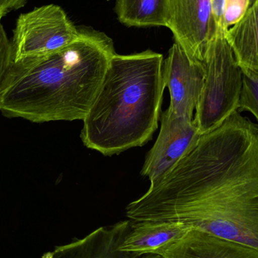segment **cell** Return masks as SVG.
I'll return each mask as SVG.
<instances>
[{"label":"cell","mask_w":258,"mask_h":258,"mask_svg":"<svg viewBox=\"0 0 258 258\" xmlns=\"http://www.w3.org/2000/svg\"><path fill=\"white\" fill-rule=\"evenodd\" d=\"M125 210L135 222L180 223L258 250L257 125L236 111Z\"/></svg>","instance_id":"obj_1"},{"label":"cell","mask_w":258,"mask_h":258,"mask_svg":"<svg viewBox=\"0 0 258 258\" xmlns=\"http://www.w3.org/2000/svg\"><path fill=\"white\" fill-rule=\"evenodd\" d=\"M218 30L209 41L203 63L206 77L194 119L200 135L221 126L239 110L243 87V71L225 37Z\"/></svg>","instance_id":"obj_4"},{"label":"cell","mask_w":258,"mask_h":258,"mask_svg":"<svg viewBox=\"0 0 258 258\" xmlns=\"http://www.w3.org/2000/svg\"><path fill=\"white\" fill-rule=\"evenodd\" d=\"M162 258H258V250L249 245L191 229Z\"/></svg>","instance_id":"obj_11"},{"label":"cell","mask_w":258,"mask_h":258,"mask_svg":"<svg viewBox=\"0 0 258 258\" xmlns=\"http://www.w3.org/2000/svg\"><path fill=\"white\" fill-rule=\"evenodd\" d=\"M190 230L184 224L172 221L134 222L118 250L138 256L153 254L160 257Z\"/></svg>","instance_id":"obj_10"},{"label":"cell","mask_w":258,"mask_h":258,"mask_svg":"<svg viewBox=\"0 0 258 258\" xmlns=\"http://www.w3.org/2000/svg\"><path fill=\"white\" fill-rule=\"evenodd\" d=\"M160 117L159 136L149 151L141 170V174L148 177L150 186L168 175L194 150L202 137L194 120L176 117L167 110Z\"/></svg>","instance_id":"obj_6"},{"label":"cell","mask_w":258,"mask_h":258,"mask_svg":"<svg viewBox=\"0 0 258 258\" xmlns=\"http://www.w3.org/2000/svg\"><path fill=\"white\" fill-rule=\"evenodd\" d=\"M130 221L116 223L94 230L82 239L57 246L40 258H138L141 256L118 250L128 230Z\"/></svg>","instance_id":"obj_9"},{"label":"cell","mask_w":258,"mask_h":258,"mask_svg":"<svg viewBox=\"0 0 258 258\" xmlns=\"http://www.w3.org/2000/svg\"><path fill=\"white\" fill-rule=\"evenodd\" d=\"M77 28L56 5L36 8L20 15L12 40L14 61L52 54L79 39Z\"/></svg>","instance_id":"obj_5"},{"label":"cell","mask_w":258,"mask_h":258,"mask_svg":"<svg viewBox=\"0 0 258 258\" xmlns=\"http://www.w3.org/2000/svg\"><path fill=\"white\" fill-rule=\"evenodd\" d=\"M168 28L186 54L203 62L209 41L217 33L212 0H169Z\"/></svg>","instance_id":"obj_8"},{"label":"cell","mask_w":258,"mask_h":258,"mask_svg":"<svg viewBox=\"0 0 258 258\" xmlns=\"http://www.w3.org/2000/svg\"><path fill=\"white\" fill-rule=\"evenodd\" d=\"M225 37L242 71L258 73V2L227 30Z\"/></svg>","instance_id":"obj_12"},{"label":"cell","mask_w":258,"mask_h":258,"mask_svg":"<svg viewBox=\"0 0 258 258\" xmlns=\"http://www.w3.org/2000/svg\"><path fill=\"white\" fill-rule=\"evenodd\" d=\"M118 21L128 27H166L170 18L169 0H116Z\"/></svg>","instance_id":"obj_13"},{"label":"cell","mask_w":258,"mask_h":258,"mask_svg":"<svg viewBox=\"0 0 258 258\" xmlns=\"http://www.w3.org/2000/svg\"><path fill=\"white\" fill-rule=\"evenodd\" d=\"M243 87L238 111L251 113L258 126V73L243 71Z\"/></svg>","instance_id":"obj_14"},{"label":"cell","mask_w":258,"mask_h":258,"mask_svg":"<svg viewBox=\"0 0 258 258\" xmlns=\"http://www.w3.org/2000/svg\"><path fill=\"white\" fill-rule=\"evenodd\" d=\"M257 2L258 0H250V7H251V6H253L254 3H257Z\"/></svg>","instance_id":"obj_19"},{"label":"cell","mask_w":258,"mask_h":258,"mask_svg":"<svg viewBox=\"0 0 258 258\" xmlns=\"http://www.w3.org/2000/svg\"><path fill=\"white\" fill-rule=\"evenodd\" d=\"M212 13L216 24L217 30L227 32L223 27V17H224V5L225 0H212Z\"/></svg>","instance_id":"obj_17"},{"label":"cell","mask_w":258,"mask_h":258,"mask_svg":"<svg viewBox=\"0 0 258 258\" xmlns=\"http://www.w3.org/2000/svg\"><path fill=\"white\" fill-rule=\"evenodd\" d=\"M27 0H0V18L12 11L23 7Z\"/></svg>","instance_id":"obj_18"},{"label":"cell","mask_w":258,"mask_h":258,"mask_svg":"<svg viewBox=\"0 0 258 258\" xmlns=\"http://www.w3.org/2000/svg\"><path fill=\"white\" fill-rule=\"evenodd\" d=\"M163 77L170 93L167 111L176 117L194 120L206 77L204 63L189 57L174 42L163 62Z\"/></svg>","instance_id":"obj_7"},{"label":"cell","mask_w":258,"mask_h":258,"mask_svg":"<svg viewBox=\"0 0 258 258\" xmlns=\"http://www.w3.org/2000/svg\"><path fill=\"white\" fill-rule=\"evenodd\" d=\"M1 20L0 18V92L14 61L12 41L8 37Z\"/></svg>","instance_id":"obj_15"},{"label":"cell","mask_w":258,"mask_h":258,"mask_svg":"<svg viewBox=\"0 0 258 258\" xmlns=\"http://www.w3.org/2000/svg\"><path fill=\"white\" fill-rule=\"evenodd\" d=\"M163 56L147 50L115 54L83 119L84 145L104 156L142 147L153 138L165 88Z\"/></svg>","instance_id":"obj_3"},{"label":"cell","mask_w":258,"mask_h":258,"mask_svg":"<svg viewBox=\"0 0 258 258\" xmlns=\"http://www.w3.org/2000/svg\"><path fill=\"white\" fill-rule=\"evenodd\" d=\"M250 8V0H225L223 27L228 29L237 24L243 18Z\"/></svg>","instance_id":"obj_16"},{"label":"cell","mask_w":258,"mask_h":258,"mask_svg":"<svg viewBox=\"0 0 258 258\" xmlns=\"http://www.w3.org/2000/svg\"><path fill=\"white\" fill-rule=\"evenodd\" d=\"M116 54L105 33L82 29L52 54L13 61L0 92V111L36 123L83 120Z\"/></svg>","instance_id":"obj_2"}]
</instances>
